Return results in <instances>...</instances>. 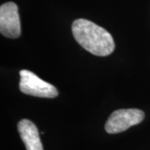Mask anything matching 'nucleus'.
<instances>
[{
    "instance_id": "obj_1",
    "label": "nucleus",
    "mask_w": 150,
    "mask_h": 150,
    "mask_svg": "<svg viewBox=\"0 0 150 150\" xmlns=\"http://www.w3.org/2000/svg\"><path fill=\"white\" fill-rule=\"evenodd\" d=\"M72 32L75 40L88 52L96 56H108L114 50L112 35L93 22L79 18L73 23Z\"/></svg>"
},
{
    "instance_id": "obj_2",
    "label": "nucleus",
    "mask_w": 150,
    "mask_h": 150,
    "mask_svg": "<svg viewBox=\"0 0 150 150\" xmlns=\"http://www.w3.org/2000/svg\"><path fill=\"white\" fill-rule=\"evenodd\" d=\"M19 89L23 93L47 98H54L58 96L59 92L54 85L39 79L31 71L23 69L19 72Z\"/></svg>"
},
{
    "instance_id": "obj_3",
    "label": "nucleus",
    "mask_w": 150,
    "mask_h": 150,
    "mask_svg": "<svg viewBox=\"0 0 150 150\" xmlns=\"http://www.w3.org/2000/svg\"><path fill=\"white\" fill-rule=\"evenodd\" d=\"M144 118V112L137 108L118 109L112 112L105 123L108 134H118L140 123Z\"/></svg>"
},
{
    "instance_id": "obj_4",
    "label": "nucleus",
    "mask_w": 150,
    "mask_h": 150,
    "mask_svg": "<svg viewBox=\"0 0 150 150\" xmlns=\"http://www.w3.org/2000/svg\"><path fill=\"white\" fill-rule=\"evenodd\" d=\"M0 32L10 38H17L21 34L18 6L13 2L5 3L0 7Z\"/></svg>"
},
{
    "instance_id": "obj_5",
    "label": "nucleus",
    "mask_w": 150,
    "mask_h": 150,
    "mask_svg": "<svg viewBox=\"0 0 150 150\" xmlns=\"http://www.w3.org/2000/svg\"><path fill=\"white\" fill-rule=\"evenodd\" d=\"M18 130L27 150H43L35 124L28 119H23L18 123Z\"/></svg>"
}]
</instances>
